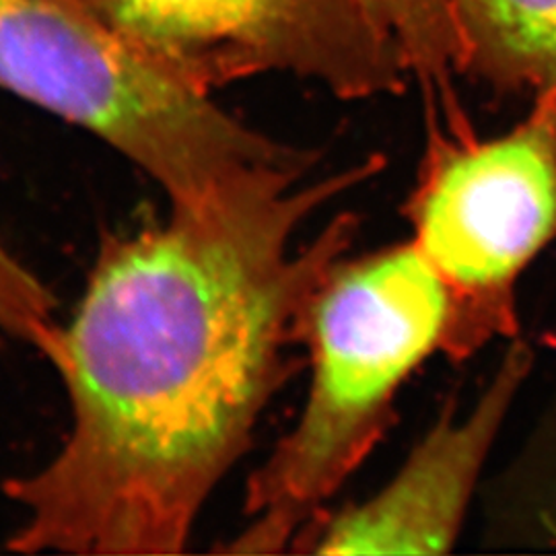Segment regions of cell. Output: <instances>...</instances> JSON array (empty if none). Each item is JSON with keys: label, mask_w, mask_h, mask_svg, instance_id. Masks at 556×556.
Returning <instances> with one entry per match:
<instances>
[{"label": "cell", "mask_w": 556, "mask_h": 556, "mask_svg": "<svg viewBox=\"0 0 556 556\" xmlns=\"http://www.w3.org/2000/svg\"><path fill=\"white\" fill-rule=\"evenodd\" d=\"M381 157L289 179L103 241L75 314L40 355L71 408L59 452L7 480L15 553H184L200 511L291 376L307 303L351 252L355 215L301 227L376 178Z\"/></svg>", "instance_id": "obj_1"}, {"label": "cell", "mask_w": 556, "mask_h": 556, "mask_svg": "<svg viewBox=\"0 0 556 556\" xmlns=\"http://www.w3.org/2000/svg\"><path fill=\"white\" fill-rule=\"evenodd\" d=\"M447 328L445 287L410 239L338 260L301 324L303 408L250 478L248 521L223 553H295L388 431L404 383L443 355Z\"/></svg>", "instance_id": "obj_2"}, {"label": "cell", "mask_w": 556, "mask_h": 556, "mask_svg": "<svg viewBox=\"0 0 556 556\" xmlns=\"http://www.w3.org/2000/svg\"><path fill=\"white\" fill-rule=\"evenodd\" d=\"M0 89L96 135L176 208L202 211L316 165V155L236 118L75 0H0Z\"/></svg>", "instance_id": "obj_3"}, {"label": "cell", "mask_w": 556, "mask_h": 556, "mask_svg": "<svg viewBox=\"0 0 556 556\" xmlns=\"http://www.w3.org/2000/svg\"><path fill=\"white\" fill-rule=\"evenodd\" d=\"M427 112L406 219L450 301L443 355L466 361L516 340L519 280L556 243V89L493 139L478 137L456 100H429Z\"/></svg>", "instance_id": "obj_4"}, {"label": "cell", "mask_w": 556, "mask_h": 556, "mask_svg": "<svg viewBox=\"0 0 556 556\" xmlns=\"http://www.w3.org/2000/svg\"><path fill=\"white\" fill-rule=\"evenodd\" d=\"M149 59L206 93L268 73L342 100L402 93L406 54L355 0H75Z\"/></svg>", "instance_id": "obj_5"}, {"label": "cell", "mask_w": 556, "mask_h": 556, "mask_svg": "<svg viewBox=\"0 0 556 556\" xmlns=\"http://www.w3.org/2000/svg\"><path fill=\"white\" fill-rule=\"evenodd\" d=\"M534 358L523 340H511L472 408L466 413L447 408L376 495L328 511L295 553H450Z\"/></svg>", "instance_id": "obj_6"}, {"label": "cell", "mask_w": 556, "mask_h": 556, "mask_svg": "<svg viewBox=\"0 0 556 556\" xmlns=\"http://www.w3.org/2000/svg\"><path fill=\"white\" fill-rule=\"evenodd\" d=\"M462 73L501 93L556 89V0H450Z\"/></svg>", "instance_id": "obj_7"}, {"label": "cell", "mask_w": 556, "mask_h": 556, "mask_svg": "<svg viewBox=\"0 0 556 556\" xmlns=\"http://www.w3.org/2000/svg\"><path fill=\"white\" fill-rule=\"evenodd\" d=\"M406 54L413 79L427 96L454 98L452 79L462 73V40L450 0H355Z\"/></svg>", "instance_id": "obj_8"}, {"label": "cell", "mask_w": 556, "mask_h": 556, "mask_svg": "<svg viewBox=\"0 0 556 556\" xmlns=\"http://www.w3.org/2000/svg\"><path fill=\"white\" fill-rule=\"evenodd\" d=\"M56 299L23 260L0 239V342H23L40 351L56 326Z\"/></svg>", "instance_id": "obj_9"}, {"label": "cell", "mask_w": 556, "mask_h": 556, "mask_svg": "<svg viewBox=\"0 0 556 556\" xmlns=\"http://www.w3.org/2000/svg\"><path fill=\"white\" fill-rule=\"evenodd\" d=\"M551 433L538 445V480L530 482L528 503L526 507V530L519 538L536 540L534 544H542L556 551V417L551 420Z\"/></svg>", "instance_id": "obj_10"}]
</instances>
